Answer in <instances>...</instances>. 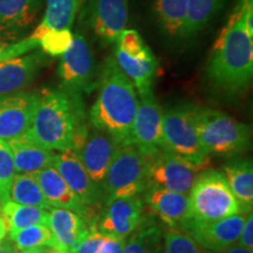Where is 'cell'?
<instances>
[{
    "label": "cell",
    "instance_id": "1f68e13d",
    "mask_svg": "<svg viewBox=\"0 0 253 253\" xmlns=\"http://www.w3.org/2000/svg\"><path fill=\"white\" fill-rule=\"evenodd\" d=\"M15 168L7 142L0 140V205L9 199Z\"/></svg>",
    "mask_w": 253,
    "mask_h": 253
},
{
    "label": "cell",
    "instance_id": "7402d4cb",
    "mask_svg": "<svg viewBox=\"0 0 253 253\" xmlns=\"http://www.w3.org/2000/svg\"><path fill=\"white\" fill-rule=\"evenodd\" d=\"M7 144L13 157L15 171L18 173H33L52 167L54 163V151L37 143L27 132L9 140Z\"/></svg>",
    "mask_w": 253,
    "mask_h": 253
},
{
    "label": "cell",
    "instance_id": "8d00e7d4",
    "mask_svg": "<svg viewBox=\"0 0 253 253\" xmlns=\"http://www.w3.org/2000/svg\"><path fill=\"white\" fill-rule=\"evenodd\" d=\"M103 235L95 227H90L89 233L84 237V239L79 244L74 253H99V250L104 240Z\"/></svg>",
    "mask_w": 253,
    "mask_h": 253
},
{
    "label": "cell",
    "instance_id": "7c38bea8",
    "mask_svg": "<svg viewBox=\"0 0 253 253\" xmlns=\"http://www.w3.org/2000/svg\"><path fill=\"white\" fill-rule=\"evenodd\" d=\"M246 214H233L216 221L185 220L178 230L184 231L201 248L208 251H221L238 242Z\"/></svg>",
    "mask_w": 253,
    "mask_h": 253
},
{
    "label": "cell",
    "instance_id": "2e32d148",
    "mask_svg": "<svg viewBox=\"0 0 253 253\" xmlns=\"http://www.w3.org/2000/svg\"><path fill=\"white\" fill-rule=\"evenodd\" d=\"M119 144L107 132L93 129L73 149L80 157L82 166L95 184L102 188L107 170Z\"/></svg>",
    "mask_w": 253,
    "mask_h": 253
},
{
    "label": "cell",
    "instance_id": "ee69618b",
    "mask_svg": "<svg viewBox=\"0 0 253 253\" xmlns=\"http://www.w3.org/2000/svg\"><path fill=\"white\" fill-rule=\"evenodd\" d=\"M37 250L38 249H36V250H27V251H21L20 253H37Z\"/></svg>",
    "mask_w": 253,
    "mask_h": 253
},
{
    "label": "cell",
    "instance_id": "836d02e7",
    "mask_svg": "<svg viewBox=\"0 0 253 253\" xmlns=\"http://www.w3.org/2000/svg\"><path fill=\"white\" fill-rule=\"evenodd\" d=\"M73 41L71 30H60L46 32L38 40L42 52L50 56H61L69 48Z\"/></svg>",
    "mask_w": 253,
    "mask_h": 253
},
{
    "label": "cell",
    "instance_id": "7a4b0ae2",
    "mask_svg": "<svg viewBox=\"0 0 253 253\" xmlns=\"http://www.w3.org/2000/svg\"><path fill=\"white\" fill-rule=\"evenodd\" d=\"M79 95L65 88H45L38 93L28 136L49 150L72 148L78 132L87 126Z\"/></svg>",
    "mask_w": 253,
    "mask_h": 253
},
{
    "label": "cell",
    "instance_id": "ffe728a7",
    "mask_svg": "<svg viewBox=\"0 0 253 253\" xmlns=\"http://www.w3.org/2000/svg\"><path fill=\"white\" fill-rule=\"evenodd\" d=\"M143 194L144 202L153 213L160 217L170 229H179L185 220L191 218L186 194L157 186H149Z\"/></svg>",
    "mask_w": 253,
    "mask_h": 253
},
{
    "label": "cell",
    "instance_id": "cb8c5ba5",
    "mask_svg": "<svg viewBox=\"0 0 253 253\" xmlns=\"http://www.w3.org/2000/svg\"><path fill=\"white\" fill-rule=\"evenodd\" d=\"M114 55L116 63L126 77L132 82L137 94L153 90L151 88L158 67L157 59L154 53L144 58H131L115 47Z\"/></svg>",
    "mask_w": 253,
    "mask_h": 253
},
{
    "label": "cell",
    "instance_id": "6da1fadb",
    "mask_svg": "<svg viewBox=\"0 0 253 253\" xmlns=\"http://www.w3.org/2000/svg\"><path fill=\"white\" fill-rule=\"evenodd\" d=\"M138 107V94L109 56L97 79V95L89 112L90 125L107 132L119 145L131 144V128Z\"/></svg>",
    "mask_w": 253,
    "mask_h": 253
},
{
    "label": "cell",
    "instance_id": "ba28073f",
    "mask_svg": "<svg viewBox=\"0 0 253 253\" xmlns=\"http://www.w3.org/2000/svg\"><path fill=\"white\" fill-rule=\"evenodd\" d=\"M144 157L147 161L149 186H157L179 194H188L198 173L205 168L167 149H160Z\"/></svg>",
    "mask_w": 253,
    "mask_h": 253
},
{
    "label": "cell",
    "instance_id": "52a82bcc",
    "mask_svg": "<svg viewBox=\"0 0 253 253\" xmlns=\"http://www.w3.org/2000/svg\"><path fill=\"white\" fill-rule=\"evenodd\" d=\"M163 149L175 153L197 166L207 167L209 156L202 149L195 126L194 106L181 104L163 112Z\"/></svg>",
    "mask_w": 253,
    "mask_h": 253
},
{
    "label": "cell",
    "instance_id": "d590c367",
    "mask_svg": "<svg viewBox=\"0 0 253 253\" xmlns=\"http://www.w3.org/2000/svg\"><path fill=\"white\" fill-rule=\"evenodd\" d=\"M38 47H39V42L30 37L18 41L0 40V62L15 58V56L27 54L36 50Z\"/></svg>",
    "mask_w": 253,
    "mask_h": 253
},
{
    "label": "cell",
    "instance_id": "ab89813d",
    "mask_svg": "<svg viewBox=\"0 0 253 253\" xmlns=\"http://www.w3.org/2000/svg\"><path fill=\"white\" fill-rule=\"evenodd\" d=\"M205 253H253V251H251V250H246L239 245H232L225 250H221V251H207Z\"/></svg>",
    "mask_w": 253,
    "mask_h": 253
},
{
    "label": "cell",
    "instance_id": "d4e9b609",
    "mask_svg": "<svg viewBox=\"0 0 253 253\" xmlns=\"http://www.w3.org/2000/svg\"><path fill=\"white\" fill-rule=\"evenodd\" d=\"M80 5L81 0H46L43 19L30 38L38 41L46 32L71 30Z\"/></svg>",
    "mask_w": 253,
    "mask_h": 253
},
{
    "label": "cell",
    "instance_id": "e0dca14e",
    "mask_svg": "<svg viewBox=\"0 0 253 253\" xmlns=\"http://www.w3.org/2000/svg\"><path fill=\"white\" fill-rule=\"evenodd\" d=\"M37 94L15 93L0 96V140H9L26 134L30 129Z\"/></svg>",
    "mask_w": 253,
    "mask_h": 253
},
{
    "label": "cell",
    "instance_id": "d6a6232c",
    "mask_svg": "<svg viewBox=\"0 0 253 253\" xmlns=\"http://www.w3.org/2000/svg\"><path fill=\"white\" fill-rule=\"evenodd\" d=\"M163 253H205L184 231L171 229L164 235Z\"/></svg>",
    "mask_w": 253,
    "mask_h": 253
},
{
    "label": "cell",
    "instance_id": "5bb4252c",
    "mask_svg": "<svg viewBox=\"0 0 253 253\" xmlns=\"http://www.w3.org/2000/svg\"><path fill=\"white\" fill-rule=\"evenodd\" d=\"M50 208L67 209L84 218L87 225L95 227L101 211L88 209L67 185L54 167H48L32 173Z\"/></svg>",
    "mask_w": 253,
    "mask_h": 253
},
{
    "label": "cell",
    "instance_id": "60d3db41",
    "mask_svg": "<svg viewBox=\"0 0 253 253\" xmlns=\"http://www.w3.org/2000/svg\"><path fill=\"white\" fill-rule=\"evenodd\" d=\"M0 253H17V249L9 239H4L0 242Z\"/></svg>",
    "mask_w": 253,
    "mask_h": 253
},
{
    "label": "cell",
    "instance_id": "277c9868",
    "mask_svg": "<svg viewBox=\"0 0 253 253\" xmlns=\"http://www.w3.org/2000/svg\"><path fill=\"white\" fill-rule=\"evenodd\" d=\"M195 126L204 153L236 157L251 147V128L227 114L194 106Z\"/></svg>",
    "mask_w": 253,
    "mask_h": 253
},
{
    "label": "cell",
    "instance_id": "4fadbf2b",
    "mask_svg": "<svg viewBox=\"0 0 253 253\" xmlns=\"http://www.w3.org/2000/svg\"><path fill=\"white\" fill-rule=\"evenodd\" d=\"M53 167L58 170V172L84 207L95 211L102 210L101 201L104 197L103 190L91 181L84 167L82 166L77 151L73 148H68L60 151L59 154H55Z\"/></svg>",
    "mask_w": 253,
    "mask_h": 253
},
{
    "label": "cell",
    "instance_id": "3957f363",
    "mask_svg": "<svg viewBox=\"0 0 253 253\" xmlns=\"http://www.w3.org/2000/svg\"><path fill=\"white\" fill-rule=\"evenodd\" d=\"M208 77L214 87L229 95L242 93L251 84L253 36L243 26L237 8L214 42Z\"/></svg>",
    "mask_w": 253,
    "mask_h": 253
},
{
    "label": "cell",
    "instance_id": "d6986e66",
    "mask_svg": "<svg viewBox=\"0 0 253 253\" xmlns=\"http://www.w3.org/2000/svg\"><path fill=\"white\" fill-rule=\"evenodd\" d=\"M47 226L54 239V249L61 253H74L90 230L77 212L60 208L48 211Z\"/></svg>",
    "mask_w": 253,
    "mask_h": 253
},
{
    "label": "cell",
    "instance_id": "74e56055",
    "mask_svg": "<svg viewBox=\"0 0 253 253\" xmlns=\"http://www.w3.org/2000/svg\"><path fill=\"white\" fill-rule=\"evenodd\" d=\"M238 244L242 248L253 251V216L252 212L246 214L245 221L243 224L242 231L238 238Z\"/></svg>",
    "mask_w": 253,
    "mask_h": 253
},
{
    "label": "cell",
    "instance_id": "f1b7e54d",
    "mask_svg": "<svg viewBox=\"0 0 253 253\" xmlns=\"http://www.w3.org/2000/svg\"><path fill=\"white\" fill-rule=\"evenodd\" d=\"M9 201L28 207L42 208L46 210L52 209L43 197L32 173H15L9 191Z\"/></svg>",
    "mask_w": 253,
    "mask_h": 253
},
{
    "label": "cell",
    "instance_id": "83f0119b",
    "mask_svg": "<svg viewBox=\"0 0 253 253\" xmlns=\"http://www.w3.org/2000/svg\"><path fill=\"white\" fill-rule=\"evenodd\" d=\"M223 0H188L184 26L181 37L191 38L199 33L214 17Z\"/></svg>",
    "mask_w": 253,
    "mask_h": 253
},
{
    "label": "cell",
    "instance_id": "30bf717a",
    "mask_svg": "<svg viewBox=\"0 0 253 253\" xmlns=\"http://www.w3.org/2000/svg\"><path fill=\"white\" fill-rule=\"evenodd\" d=\"M143 201L138 197H108L97 218L101 235L126 239L143 219Z\"/></svg>",
    "mask_w": 253,
    "mask_h": 253
},
{
    "label": "cell",
    "instance_id": "ac0fdd59",
    "mask_svg": "<svg viewBox=\"0 0 253 253\" xmlns=\"http://www.w3.org/2000/svg\"><path fill=\"white\" fill-rule=\"evenodd\" d=\"M47 61L40 50L0 62V96L20 93L30 86Z\"/></svg>",
    "mask_w": 253,
    "mask_h": 253
},
{
    "label": "cell",
    "instance_id": "9a60e30c",
    "mask_svg": "<svg viewBox=\"0 0 253 253\" xmlns=\"http://www.w3.org/2000/svg\"><path fill=\"white\" fill-rule=\"evenodd\" d=\"M84 18L103 42H116L128 23V0H86Z\"/></svg>",
    "mask_w": 253,
    "mask_h": 253
},
{
    "label": "cell",
    "instance_id": "e575fe53",
    "mask_svg": "<svg viewBox=\"0 0 253 253\" xmlns=\"http://www.w3.org/2000/svg\"><path fill=\"white\" fill-rule=\"evenodd\" d=\"M116 48L131 58H144L153 54L137 31L123 30L116 40Z\"/></svg>",
    "mask_w": 253,
    "mask_h": 253
},
{
    "label": "cell",
    "instance_id": "9c48e42d",
    "mask_svg": "<svg viewBox=\"0 0 253 253\" xmlns=\"http://www.w3.org/2000/svg\"><path fill=\"white\" fill-rule=\"evenodd\" d=\"M63 88L73 93H90L97 84V72L91 48L84 34H73L69 48L61 55L58 68Z\"/></svg>",
    "mask_w": 253,
    "mask_h": 253
},
{
    "label": "cell",
    "instance_id": "603a6c76",
    "mask_svg": "<svg viewBox=\"0 0 253 253\" xmlns=\"http://www.w3.org/2000/svg\"><path fill=\"white\" fill-rule=\"evenodd\" d=\"M229 186L240 208V213L249 214L253 209V166L250 158H237L223 167Z\"/></svg>",
    "mask_w": 253,
    "mask_h": 253
},
{
    "label": "cell",
    "instance_id": "4dcf8cb0",
    "mask_svg": "<svg viewBox=\"0 0 253 253\" xmlns=\"http://www.w3.org/2000/svg\"><path fill=\"white\" fill-rule=\"evenodd\" d=\"M9 240L19 251L36 250L40 248H54V239L47 225H33L9 232Z\"/></svg>",
    "mask_w": 253,
    "mask_h": 253
},
{
    "label": "cell",
    "instance_id": "484cf974",
    "mask_svg": "<svg viewBox=\"0 0 253 253\" xmlns=\"http://www.w3.org/2000/svg\"><path fill=\"white\" fill-rule=\"evenodd\" d=\"M164 235L161 226L143 216L141 224L126 239L123 253H163Z\"/></svg>",
    "mask_w": 253,
    "mask_h": 253
},
{
    "label": "cell",
    "instance_id": "b9f144b4",
    "mask_svg": "<svg viewBox=\"0 0 253 253\" xmlns=\"http://www.w3.org/2000/svg\"><path fill=\"white\" fill-rule=\"evenodd\" d=\"M6 235H7V226H6L5 220L0 216V242L6 238Z\"/></svg>",
    "mask_w": 253,
    "mask_h": 253
},
{
    "label": "cell",
    "instance_id": "7bdbcfd3",
    "mask_svg": "<svg viewBox=\"0 0 253 253\" xmlns=\"http://www.w3.org/2000/svg\"><path fill=\"white\" fill-rule=\"evenodd\" d=\"M37 253H61L58 250H55L54 248H48V246H46V248H40L37 250Z\"/></svg>",
    "mask_w": 253,
    "mask_h": 253
},
{
    "label": "cell",
    "instance_id": "8992f818",
    "mask_svg": "<svg viewBox=\"0 0 253 253\" xmlns=\"http://www.w3.org/2000/svg\"><path fill=\"white\" fill-rule=\"evenodd\" d=\"M147 161L132 144L119 145L102 183L106 198L137 197L147 190Z\"/></svg>",
    "mask_w": 253,
    "mask_h": 253
},
{
    "label": "cell",
    "instance_id": "8fae6325",
    "mask_svg": "<svg viewBox=\"0 0 253 253\" xmlns=\"http://www.w3.org/2000/svg\"><path fill=\"white\" fill-rule=\"evenodd\" d=\"M163 110L153 90L138 94V107L131 128V144L144 156L163 149Z\"/></svg>",
    "mask_w": 253,
    "mask_h": 253
},
{
    "label": "cell",
    "instance_id": "44dd1931",
    "mask_svg": "<svg viewBox=\"0 0 253 253\" xmlns=\"http://www.w3.org/2000/svg\"><path fill=\"white\" fill-rule=\"evenodd\" d=\"M42 0H0V40L14 41L36 20Z\"/></svg>",
    "mask_w": 253,
    "mask_h": 253
},
{
    "label": "cell",
    "instance_id": "f546056e",
    "mask_svg": "<svg viewBox=\"0 0 253 253\" xmlns=\"http://www.w3.org/2000/svg\"><path fill=\"white\" fill-rule=\"evenodd\" d=\"M188 0H156V11L161 27L171 37H181L184 26Z\"/></svg>",
    "mask_w": 253,
    "mask_h": 253
},
{
    "label": "cell",
    "instance_id": "4316f807",
    "mask_svg": "<svg viewBox=\"0 0 253 253\" xmlns=\"http://www.w3.org/2000/svg\"><path fill=\"white\" fill-rule=\"evenodd\" d=\"M1 217L5 220L8 232H13L25 227L33 225H47L48 211L46 209L38 207H28L14 203L12 201H6L0 205Z\"/></svg>",
    "mask_w": 253,
    "mask_h": 253
},
{
    "label": "cell",
    "instance_id": "5b68a950",
    "mask_svg": "<svg viewBox=\"0 0 253 253\" xmlns=\"http://www.w3.org/2000/svg\"><path fill=\"white\" fill-rule=\"evenodd\" d=\"M190 216L198 221H216L240 213V208L223 172L208 170L190 189Z\"/></svg>",
    "mask_w": 253,
    "mask_h": 253
},
{
    "label": "cell",
    "instance_id": "f35d334b",
    "mask_svg": "<svg viewBox=\"0 0 253 253\" xmlns=\"http://www.w3.org/2000/svg\"><path fill=\"white\" fill-rule=\"evenodd\" d=\"M126 239L104 237V240L99 250V253H123Z\"/></svg>",
    "mask_w": 253,
    "mask_h": 253
}]
</instances>
